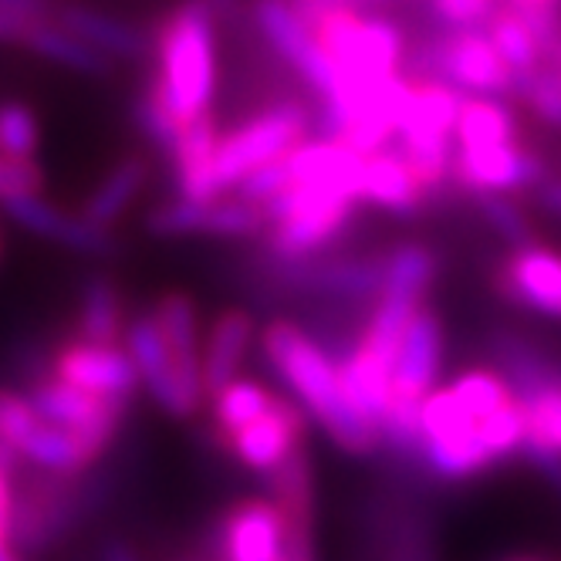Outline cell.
<instances>
[{
	"mask_svg": "<svg viewBox=\"0 0 561 561\" xmlns=\"http://www.w3.org/2000/svg\"><path fill=\"white\" fill-rule=\"evenodd\" d=\"M261 348L277 379L298 396V407L329 433L335 447L352 457H373L379 450V430L352 407L339 363L305 329L274 318L261 332Z\"/></svg>",
	"mask_w": 561,
	"mask_h": 561,
	"instance_id": "6da1fadb",
	"label": "cell"
},
{
	"mask_svg": "<svg viewBox=\"0 0 561 561\" xmlns=\"http://www.w3.org/2000/svg\"><path fill=\"white\" fill-rule=\"evenodd\" d=\"M507 399H514L507 379L497 369H470L447 389L430 392L423 403V473L436 480H473L497 467L484 423Z\"/></svg>",
	"mask_w": 561,
	"mask_h": 561,
	"instance_id": "7a4b0ae2",
	"label": "cell"
},
{
	"mask_svg": "<svg viewBox=\"0 0 561 561\" xmlns=\"http://www.w3.org/2000/svg\"><path fill=\"white\" fill-rule=\"evenodd\" d=\"M207 0H183L156 24V78L149 89L183 126L210 115L217 89V27Z\"/></svg>",
	"mask_w": 561,
	"mask_h": 561,
	"instance_id": "3957f363",
	"label": "cell"
},
{
	"mask_svg": "<svg viewBox=\"0 0 561 561\" xmlns=\"http://www.w3.org/2000/svg\"><path fill=\"white\" fill-rule=\"evenodd\" d=\"M358 204V183H291L267 204V261H305L325 251L345 233Z\"/></svg>",
	"mask_w": 561,
	"mask_h": 561,
	"instance_id": "277c9868",
	"label": "cell"
},
{
	"mask_svg": "<svg viewBox=\"0 0 561 561\" xmlns=\"http://www.w3.org/2000/svg\"><path fill=\"white\" fill-rule=\"evenodd\" d=\"M413 82H444L467 99H507L517 82L491 42L488 27L473 31H439L410 51Z\"/></svg>",
	"mask_w": 561,
	"mask_h": 561,
	"instance_id": "5b68a950",
	"label": "cell"
},
{
	"mask_svg": "<svg viewBox=\"0 0 561 561\" xmlns=\"http://www.w3.org/2000/svg\"><path fill=\"white\" fill-rule=\"evenodd\" d=\"M311 27L329 58L339 65L345 82H382V78L399 75V65L407 58L403 31L376 11L335 8L318 18Z\"/></svg>",
	"mask_w": 561,
	"mask_h": 561,
	"instance_id": "8992f818",
	"label": "cell"
},
{
	"mask_svg": "<svg viewBox=\"0 0 561 561\" xmlns=\"http://www.w3.org/2000/svg\"><path fill=\"white\" fill-rule=\"evenodd\" d=\"M311 123L314 115L301 102H277L251 115L248 123H240L227 136H220L217 159H214L220 196L237 190L254 170L295 152L311 133Z\"/></svg>",
	"mask_w": 561,
	"mask_h": 561,
	"instance_id": "52a82bcc",
	"label": "cell"
},
{
	"mask_svg": "<svg viewBox=\"0 0 561 561\" xmlns=\"http://www.w3.org/2000/svg\"><path fill=\"white\" fill-rule=\"evenodd\" d=\"M108 480H89L78 484V477H42L24 484V491L14 501V525H11V545L21 554H42L55 548L65 535H71L82 517L95 511L102 501V491Z\"/></svg>",
	"mask_w": 561,
	"mask_h": 561,
	"instance_id": "ba28073f",
	"label": "cell"
},
{
	"mask_svg": "<svg viewBox=\"0 0 561 561\" xmlns=\"http://www.w3.org/2000/svg\"><path fill=\"white\" fill-rule=\"evenodd\" d=\"M254 24L271 51L301 75V82L318 95V102L339 95L342 71L291 0H254Z\"/></svg>",
	"mask_w": 561,
	"mask_h": 561,
	"instance_id": "9c48e42d",
	"label": "cell"
},
{
	"mask_svg": "<svg viewBox=\"0 0 561 561\" xmlns=\"http://www.w3.org/2000/svg\"><path fill=\"white\" fill-rule=\"evenodd\" d=\"M24 396L51 426H61L75 433L78 439H85L99 457L112 447V439L123 430V420L129 410V399L95 396L82 386L58 379L55 373L45 379H34Z\"/></svg>",
	"mask_w": 561,
	"mask_h": 561,
	"instance_id": "30bf717a",
	"label": "cell"
},
{
	"mask_svg": "<svg viewBox=\"0 0 561 561\" xmlns=\"http://www.w3.org/2000/svg\"><path fill=\"white\" fill-rule=\"evenodd\" d=\"M274 285L288 291H305L314 298H332L345 305L376 301L382 291L386 257H305V261H267Z\"/></svg>",
	"mask_w": 561,
	"mask_h": 561,
	"instance_id": "8fae6325",
	"label": "cell"
},
{
	"mask_svg": "<svg viewBox=\"0 0 561 561\" xmlns=\"http://www.w3.org/2000/svg\"><path fill=\"white\" fill-rule=\"evenodd\" d=\"M214 561H288V514L274 497L230 504L210 535Z\"/></svg>",
	"mask_w": 561,
	"mask_h": 561,
	"instance_id": "7c38bea8",
	"label": "cell"
},
{
	"mask_svg": "<svg viewBox=\"0 0 561 561\" xmlns=\"http://www.w3.org/2000/svg\"><path fill=\"white\" fill-rule=\"evenodd\" d=\"M311 416L288 396H277V403L244 430H237L224 439V450L233 454L248 470L271 477L295 450L308 447Z\"/></svg>",
	"mask_w": 561,
	"mask_h": 561,
	"instance_id": "4fadbf2b",
	"label": "cell"
},
{
	"mask_svg": "<svg viewBox=\"0 0 561 561\" xmlns=\"http://www.w3.org/2000/svg\"><path fill=\"white\" fill-rule=\"evenodd\" d=\"M0 207H4V214L27 233L51 240V244L68 248L75 254H85L95 261L118 254V240H115L112 227H99V224L85 220L82 214L71 217V214L58 210L42 193H8V196H0Z\"/></svg>",
	"mask_w": 561,
	"mask_h": 561,
	"instance_id": "5bb4252c",
	"label": "cell"
},
{
	"mask_svg": "<svg viewBox=\"0 0 561 561\" xmlns=\"http://www.w3.org/2000/svg\"><path fill=\"white\" fill-rule=\"evenodd\" d=\"M494 291L511 308L561 322V251L545 244L514 248L494 271Z\"/></svg>",
	"mask_w": 561,
	"mask_h": 561,
	"instance_id": "9a60e30c",
	"label": "cell"
},
{
	"mask_svg": "<svg viewBox=\"0 0 561 561\" xmlns=\"http://www.w3.org/2000/svg\"><path fill=\"white\" fill-rule=\"evenodd\" d=\"M548 180L545 159L520 142L494 149H457L454 152V186L463 193H525Z\"/></svg>",
	"mask_w": 561,
	"mask_h": 561,
	"instance_id": "2e32d148",
	"label": "cell"
},
{
	"mask_svg": "<svg viewBox=\"0 0 561 561\" xmlns=\"http://www.w3.org/2000/svg\"><path fill=\"white\" fill-rule=\"evenodd\" d=\"M51 373L65 382L82 386L95 396L108 399H133L139 389V369L133 363L129 348L123 345H102L71 335L51 355Z\"/></svg>",
	"mask_w": 561,
	"mask_h": 561,
	"instance_id": "e0dca14e",
	"label": "cell"
},
{
	"mask_svg": "<svg viewBox=\"0 0 561 561\" xmlns=\"http://www.w3.org/2000/svg\"><path fill=\"white\" fill-rule=\"evenodd\" d=\"M159 332L167 339V352L176 373V382L183 389V399L190 413L196 416L207 399L204 386V355H199V318L196 301L186 291H167L152 308Z\"/></svg>",
	"mask_w": 561,
	"mask_h": 561,
	"instance_id": "ac0fdd59",
	"label": "cell"
},
{
	"mask_svg": "<svg viewBox=\"0 0 561 561\" xmlns=\"http://www.w3.org/2000/svg\"><path fill=\"white\" fill-rule=\"evenodd\" d=\"M126 348L133 355V363L139 369V379L149 392L152 403L163 410L173 420H193L183 389L176 382L173 363H170V352H167V339L159 332V322L152 311L136 314L129 329H126Z\"/></svg>",
	"mask_w": 561,
	"mask_h": 561,
	"instance_id": "d6986e66",
	"label": "cell"
},
{
	"mask_svg": "<svg viewBox=\"0 0 561 561\" xmlns=\"http://www.w3.org/2000/svg\"><path fill=\"white\" fill-rule=\"evenodd\" d=\"M358 190H363V204H373L396 217H416L423 207H430L413 167L407 163V156L396 149V142L366 156Z\"/></svg>",
	"mask_w": 561,
	"mask_h": 561,
	"instance_id": "ffe728a7",
	"label": "cell"
},
{
	"mask_svg": "<svg viewBox=\"0 0 561 561\" xmlns=\"http://www.w3.org/2000/svg\"><path fill=\"white\" fill-rule=\"evenodd\" d=\"M376 561H439L433 520L413 504H382L373 517Z\"/></svg>",
	"mask_w": 561,
	"mask_h": 561,
	"instance_id": "44dd1931",
	"label": "cell"
},
{
	"mask_svg": "<svg viewBox=\"0 0 561 561\" xmlns=\"http://www.w3.org/2000/svg\"><path fill=\"white\" fill-rule=\"evenodd\" d=\"M491 352H494L497 373L507 379L517 403H528V399H535L538 392L551 389L561 379V358L517 332L501 329L491 339Z\"/></svg>",
	"mask_w": 561,
	"mask_h": 561,
	"instance_id": "7402d4cb",
	"label": "cell"
},
{
	"mask_svg": "<svg viewBox=\"0 0 561 561\" xmlns=\"http://www.w3.org/2000/svg\"><path fill=\"white\" fill-rule=\"evenodd\" d=\"M254 332H257V322L244 308H227L217 314V322L207 332V352H204L207 396H217L237 379L240 366H244V358H248V348L254 342Z\"/></svg>",
	"mask_w": 561,
	"mask_h": 561,
	"instance_id": "603a6c76",
	"label": "cell"
},
{
	"mask_svg": "<svg viewBox=\"0 0 561 561\" xmlns=\"http://www.w3.org/2000/svg\"><path fill=\"white\" fill-rule=\"evenodd\" d=\"M68 31H75L82 42H89L92 48H99L102 55L108 58H126V61H136V58H146L149 51V37L108 11H99V8H89V4H65L58 8V18Z\"/></svg>",
	"mask_w": 561,
	"mask_h": 561,
	"instance_id": "cb8c5ba5",
	"label": "cell"
},
{
	"mask_svg": "<svg viewBox=\"0 0 561 561\" xmlns=\"http://www.w3.org/2000/svg\"><path fill=\"white\" fill-rule=\"evenodd\" d=\"M27 51H34L37 58H45L58 68L78 71V75H89V78H105L112 71V58L102 55L99 48H92L89 42H82L75 31H68L61 21H48V18H34L24 31V42Z\"/></svg>",
	"mask_w": 561,
	"mask_h": 561,
	"instance_id": "d4e9b609",
	"label": "cell"
},
{
	"mask_svg": "<svg viewBox=\"0 0 561 561\" xmlns=\"http://www.w3.org/2000/svg\"><path fill=\"white\" fill-rule=\"evenodd\" d=\"M146 183H149V159L146 156H126L123 163H115L102 176V183L85 196L82 217L99 224V227H115L139 199Z\"/></svg>",
	"mask_w": 561,
	"mask_h": 561,
	"instance_id": "484cf974",
	"label": "cell"
},
{
	"mask_svg": "<svg viewBox=\"0 0 561 561\" xmlns=\"http://www.w3.org/2000/svg\"><path fill=\"white\" fill-rule=\"evenodd\" d=\"M129 318H126V301L123 291L115 288V280L105 274H92L78 298V339L85 342H102V345H118L126 339Z\"/></svg>",
	"mask_w": 561,
	"mask_h": 561,
	"instance_id": "4316f807",
	"label": "cell"
},
{
	"mask_svg": "<svg viewBox=\"0 0 561 561\" xmlns=\"http://www.w3.org/2000/svg\"><path fill=\"white\" fill-rule=\"evenodd\" d=\"M382 257H386V271H382L379 295L410 301V305H423L439 277L436 251H430L426 244H416V240H407V244H396Z\"/></svg>",
	"mask_w": 561,
	"mask_h": 561,
	"instance_id": "83f0119b",
	"label": "cell"
},
{
	"mask_svg": "<svg viewBox=\"0 0 561 561\" xmlns=\"http://www.w3.org/2000/svg\"><path fill=\"white\" fill-rule=\"evenodd\" d=\"M517 142V118L501 99H463L457 118V149H494Z\"/></svg>",
	"mask_w": 561,
	"mask_h": 561,
	"instance_id": "f1b7e54d",
	"label": "cell"
},
{
	"mask_svg": "<svg viewBox=\"0 0 561 561\" xmlns=\"http://www.w3.org/2000/svg\"><path fill=\"white\" fill-rule=\"evenodd\" d=\"M488 34H491V42L497 45L501 58L507 61L514 82H517V92H520L528 78L541 68V48L535 42V34H531L525 14H520L507 0V4L497 11V18L488 24ZM517 92H514V99H517Z\"/></svg>",
	"mask_w": 561,
	"mask_h": 561,
	"instance_id": "f546056e",
	"label": "cell"
},
{
	"mask_svg": "<svg viewBox=\"0 0 561 561\" xmlns=\"http://www.w3.org/2000/svg\"><path fill=\"white\" fill-rule=\"evenodd\" d=\"M274 403H277V392H271L264 382L233 379L227 389H220L214 396V439H217V444H224L230 433L261 420Z\"/></svg>",
	"mask_w": 561,
	"mask_h": 561,
	"instance_id": "4dcf8cb0",
	"label": "cell"
},
{
	"mask_svg": "<svg viewBox=\"0 0 561 561\" xmlns=\"http://www.w3.org/2000/svg\"><path fill=\"white\" fill-rule=\"evenodd\" d=\"M210 217V199H186L173 196L167 204H159L146 214V230L152 237H190V233H207Z\"/></svg>",
	"mask_w": 561,
	"mask_h": 561,
	"instance_id": "1f68e13d",
	"label": "cell"
},
{
	"mask_svg": "<svg viewBox=\"0 0 561 561\" xmlns=\"http://www.w3.org/2000/svg\"><path fill=\"white\" fill-rule=\"evenodd\" d=\"M267 227V210L261 204H251L240 193H224L210 199L207 233L214 237H257Z\"/></svg>",
	"mask_w": 561,
	"mask_h": 561,
	"instance_id": "d6a6232c",
	"label": "cell"
},
{
	"mask_svg": "<svg viewBox=\"0 0 561 561\" xmlns=\"http://www.w3.org/2000/svg\"><path fill=\"white\" fill-rule=\"evenodd\" d=\"M133 115H136V126H139V133L149 139V146L152 149H159L163 152L170 163H173V156H176V149H180V123L173 118V112L159 102V95L152 92V89H146L139 99H136V108H133Z\"/></svg>",
	"mask_w": 561,
	"mask_h": 561,
	"instance_id": "836d02e7",
	"label": "cell"
},
{
	"mask_svg": "<svg viewBox=\"0 0 561 561\" xmlns=\"http://www.w3.org/2000/svg\"><path fill=\"white\" fill-rule=\"evenodd\" d=\"M477 207L484 214V220L507 240L511 248H528L538 244L535 240V227L528 220V214L520 210L507 193H477Z\"/></svg>",
	"mask_w": 561,
	"mask_h": 561,
	"instance_id": "e575fe53",
	"label": "cell"
},
{
	"mask_svg": "<svg viewBox=\"0 0 561 561\" xmlns=\"http://www.w3.org/2000/svg\"><path fill=\"white\" fill-rule=\"evenodd\" d=\"M42 133H37V115L24 102L0 105V156L8 159H34Z\"/></svg>",
	"mask_w": 561,
	"mask_h": 561,
	"instance_id": "d590c367",
	"label": "cell"
},
{
	"mask_svg": "<svg viewBox=\"0 0 561 561\" xmlns=\"http://www.w3.org/2000/svg\"><path fill=\"white\" fill-rule=\"evenodd\" d=\"M504 4L507 0H430V11L447 31H473L488 27Z\"/></svg>",
	"mask_w": 561,
	"mask_h": 561,
	"instance_id": "8d00e7d4",
	"label": "cell"
},
{
	"mask_svg": "<svg viewBox=\"0 0 561 561\" xmlns=\"http://www.w3.org/2000/svg\"><path fill=\"white\" fill-rule=\"evenodd\" d=\"M517 99L531 108L535 118H541V123L561 129V78L554 71L538 68L525 82V89L517 92Z\"/></svg>",
	"mask_w": 561,
	"mask_h": 561,
	"instance_id": "74e56055",
	"label": "cell"
},
{
	"mask_svg": "<svg viewBox=\"0 0 561 561\" xmlns=\"http://www.w3.org/2000/svg\"><path fill=\"white\" fill-rule=\"evenodd\" d=\"M14 501H18V491H14V473L0 470V548L11 545V525H14Z\"/></svg>",
	"mask_w": 561,
	"mask_h": 561,
	"instance_id": "f35d334b",
	"label": "cell"
},
{
	"mask_svg": "<svg viewBox=\"0 0 561 561\" xmlns=\"http://www.w3.org/2000/svg\"><path fill=\"white\" fill-rule=\"evenodd\" d=\"M31 21L34 18H21V14H11V11H0V45H21Z\"/></svg>",
	"mask_w": 561,
	"mask_h": 561,
	"instance_id": "ab89813d",
	"label": "cell"
},
{
	"mask_svg": "<svg viewBox=\"0 0 561 561\" xmlns=\"http://www.w3.org/2000/svg\"><path fill=\"white\" fill-rule=\"evenodd\" d=\"M528 460L538 467V473L548 480V484L561 494V454H531Z\"/></svg>",
	"mask_w": 561,
	"mask_h": 561,
	"instance_id": "60d3db41",
	"label": "cell"
},
{
	"mask_svg": "<svg viewBox=\"0 0 561 561\" xmlns=\"http://www.w3.org/2000/svg\"><path fill=\"white\" fill-rule=\"evenodd\" d=\"M99 561H139L136 548L123 538H108L99 551Z\"/></svg>",
	"mask_w": 561,
	"mask_h": 561,
	"instance_id": "b9f144b4",
	"label": "cell"
},
{
	"mask_svg": "<svg viewBox=\"0 0 561 561\" xmlns=\"http://www.w3.org/2000/svg\"><path fill=\"white\" fill-rule=\"evenodd\" d=\"M291 4L308 18V24H314L322 14H329L335 8H345V0H291Z\"/></svg>",
	"mask_w": 561,
	"mask_h": 561,
	"instance_id": "7bdbcfd3",
	"label": "cell"
},
{
	"mask_svg": "<svg viewBox=\"0 0 561 561\" xmlns=\"http://www.w3.org/2000/svg\"><path fill=\"white\" fill-rule=\"evenodd\" d=\"M535 193H538V207L561 217V180H545Z\"/></svg>",
	"mask_w": 561,
	"mask_h": 561,
	"instance_id": "ee69618b",
	"label": "cell"
},
{
	"mask_svg": "<svg viewBox=\"0 0 561 561\" xmlns=\"http://www.w3.org/2000/svg\"><path fill=\"white\" fill-rule=\"evenodd\" d=\"M0 11H11L21 18H45L48 4L45 0H0Z\"/></svg>",
	"mask_w": 561,
	"mask_h": 561,
	"instance_id": "f6af8a7d",
	"label": "cell"
},
{
	"mask_svg": "<svg viewBox=\"0 0 561 561\" xmlns=\"http://www.w3.org/2000/svg\"><path fill=\"white\" fill-rule=\"evenodd\" d=\"M389 4H396V0H345V8H355V11H379Z\"/></svg>",
	"mask_w": 561,
	"mask_h": 561,
	"instance_id": "bcb514c9",
	"label": "cell"
},
{
	"mask_svg": "<svg viewBox=\"0 0 561 561\" xmlns=\"http://www.w3.org/2000/svg\"><path fill=\"white\" fill-rule=\"evenodd\" d=\"M207 4L214 8L217 18H233L237 14V0H207Z\"/></svg>",
	"mask_w": 561,
	"mask_h": 561,
	"instance_id": "7dc6e473",
	"label": "cell"
},
{
	"mask_svg": "<svg viewBox=\"0 0 561 561\" xmlns=\"http://www.w3.org/2000/svg\"><path fill=\"white\" fill-rule=\"evenodd\" d=\"M0 561H24V558H21V551L14 545H4V548H0Z\"/></svg>",
	"mask_w": 561,
	"mask_h": 561,
	"instance_id": "c3c4849f",
	"label": "cell"
},
{
	"mask_svg": "<svg viewBox=\"0 0 561 561\" xmlns=\"http://www.w3.org/2000/svg\"><path fill=\"white\" fill-rule=\"evenodd\" d=\"M511 4H558V0H511Z\"/></svg>",
	"mask_w": 561,
	"mask_h": 561,
	"instance_id": "681fc988",
	"label": "cell"
},
{
	"mask_svg": "<svg viewBox=\"0 0 561 561\" xmlns=\"http://www.w3.org/2000/svg\"><path fill=\"white\" fill-rule=\"evenodd\" d=\"M507 561H545L541 554H517V558H507Z\"/></svg>",
	"mask_w": 561,
	"mask_h": 561,
	"instance_id": "f907efd6",
	"label": "cell"
},
{
	"mask_svg": "<svg viewBox=\"0 0 561 561\" xmlns=\"http://www.w3.org/2000/svg\"><path fill=\"white\" fill-rule=\"evenodd\" d=\"M0 190H4V156H0Z\"/></svg>",
	"mask_w": 561,
	"mask_h": 561,
	"instance_id": "816d5d0a",
	"label": "cell"
}]
</instances>
